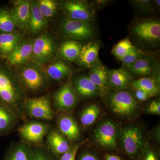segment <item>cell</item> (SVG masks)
Here are the masks:
<instances>
[{
  "mask_svg": "<svg viewBox=\"0 0 160 160\" xmlns=\"http://www.w3.org/2000/svg\"><path fill=\"white\" fill-rule=\"evenodd\" d=\"M71 82L79 99H89L100 95L98 89L92 82L88 75L80 76Z\"/></svg>",
  "mask_w": 160,
  "mask_h": 160,
  "instance_id": "18",
  "label": "cell"
},
{
  "mask_svg": "<svg viewBox=\"0 0 160 160\" xmlns=\"http://www.w3.org/2000/svg\"><path fill=\"white\" fill-rule=\"evenodd\" d=\"M133 6L137 10L146 13L154 12V1L151 0H134L132 1Z\"/></svg>",
  "mask_w": 160,
  "mask_h": 160,
  "instance_id": "36",
  "label": "cell"
},
{
  "mask_svg": "<svg viewBox=\"0 0 160 160\" xmlns=\"http://www.w3.org/2000/svg\"><path fill=\"white\" fill-rule=\"evenodd\" d=\"M107 70L100 63L97 66L90 68L88 75L89 79L99 91L100 95L106 96L110 91L106 77Z\"/></svg>",
  "mask_w": 160,
  "mask_h": 160,
  "instance_id": "24",
  "label": "cell"
},
{
  "mask_svg": "<svg viewBox=\"0 0 160 160\" xmlns=\"http://www.w3.org/2000/svg\"><path fill=\"white\" fill-rule=\"evenodd\" d=\"M59 27L63 35L69 40L78 42L90 39L95 34L91 22L71 19L66 17L61 21Z\"/></svg>",
  "mask_w": 160,
  "mask_h": 160,
  "instance_id": "8",
  "label": "cell"
},
{
  "mask_svg": "<svg viewBox=\"0 0 160 160\" xmlns=\"http://www.w3.org/2000/svg\"><path fill=\"white\" fill-rule=\"evenodd\" d=\"M132 92L133 96L138 103L143 102L149 100L150 98L152 97L150 94L146 92L139 89H132Z\"/></svg>",
  "mask_w": 160,
  "mask_h": 160,
  "instance_id": "41",
  "label": "cell"
},
{
  "mask_svg": "<svg viewBox=\"0 0 160 160\" xmlns=\"http://www.w3.org/2000/svg\"><path fill=\"white\" fill-rule=\"evenodd\" d=\"M24 113L26 117L44 121H51L54 116L51 100L47 96L28 98L24 104Z\"/></svg>",
  "mask_w": 160,
  "mask_h": 160,
  "instance_id": "9",
  "label": "cell"
},
{
  "mask_svg": "<svg viewBox=\"0 0 160 160\" xmlns=\"http://www.w3.org/2000/svg\"><path fill=\"white\" fill-rule=\"evenodd\" d=\"M121 126L111 118L100 121L91 134L92 141L94 146L107 152H121Z\"/></svg>",
  "mask_w": 160,
  "mask_h": 160,
  "instance_id": "3",
  "label": "cell"
},
{
  "mask_svg": "<svg viewBox=\"0 0 160 160\" xmlns=\"http://www.w3.org/2000/svg\"><path fill=\"white\" fill-rule=\"evenodd\" d=\"M76 160H102L97 152L93 149H86L79 150Z\"/></svg>",
  "mask_w": 160,
  "mask_h": 160,
  "instance_id": "38",
  "label": "cell"
},
{
  "mask_svg": "<svg viewBox=\"0 0 160 160\" xmlns=\"http://www.w3.org/2000/svg\"><path fill=\"white\" fill-rule=\"evenodd\" d=\"M135 47L129 38H126L120 41L113 47L112 53L115 57L121 61Z\"/></svg>",
  "mask_w": 160,
  "mask_h": 160,
  "instance_id": "31",
  "label": "cell"
},
{
  "mask_svg": "<svg viewBox=\"0 0 160 160\" xmlns=\"http://www.w3.org/2000/svg\"><path fill=\"white\" fill-rule=\"evenodd\" d=\"M111 1H108V0H98V1H95L94 2L92 3L95 8L97 9H100L106 6Z\"/></svg>",
  "mask_w": 160,
  "mask_h": 160,
  "instance_id": "43",
  "label": "cell"
},
{
  "mask_svg": "<svg viewBox=\"0 0 160 160\" xmlns=\"http://www.w3.org/2000/svg\"><path fill=\"white\" fill-rule=\"evenodd\" d=\"M121 152L128 160H139L149 142V131L141 123L121 126Z\"/></svg>",
  "mask_w": 160,
  "mask_h": 160,
  "instance_id": "2",
  "label": "cell"
},
{
  "mask_svg": "<svg viewBox=\"0 0 160 160\" xmlns=\"http://www.w3.org/2000/svg\"><path fill=\"white\" fill-rule=\"evenodd\" d=\"M82 44L78 41L69 40L60 46L58 53L62 59L69 62H74L79 54Z\"/></svg>",
  "mask_w": 160,
  "mask_h": 160,
  "instance_id": "28",
  "label": "cell"
},
{
  "mask_svg": "<svg viewBox=\"0 0 160 160\" xmlns=\"http://www.w3.org/2000/svg\"><path fill=\"white\" fill-rule=\"evenodd\" d=\"M50 129L49 125L38 121L26 122L18 129L22 142L34 147L41 146Z\"/></svg>",
  "mask_w": 160,
  "mask_h": 160,
  "instance_id": "11",
  "label": "cell"
},
{
  "mask_svg": "<svg viewBox=\"0 0 160 160\" xmlns=\"http://www.w3.org/2000/svg\"><path fill=\"white\" fill-rule=\"evenodd\" d=\"M101 109L99 106L95 103H91L81 111L79 120L80 125L84 129H87L92 126L99 118Z\"/></svg>",
  "mask_w": 160,
  "mask_h": 160,
  "instance_id": "26",
  "label": "cell"
},
{
  "mask_svg": "<svg viewBox=\"0 0 160 160\" xmlns=\"http://www.w3.org/2000/svg\"><path fill=\"white\" fill-rule=\"evenodd\" d=\"M106 96L107 108L117 117L132 121L141 112L139 104L128 89L109 92Z\"/></svg>",
  "mask_w": 160,
  "mask_h": 160,
  "instance_id": "4",
  "label": "cell"
},
{
  "mask_svg": "<svg viewBox=\"0 0 160 160\" xmlns=\"http://www.w3.org/2000/svg\"><path fill=\"white\" fill-rule=\"evenodd\" d=\"M130 87L132 89H142L152 97L158 95L160 93V82L151 77L140 78L133 80Z\"/></svg>",
  "mask_w": 160,
  "mask_h": 160,
  "instance_id": "29",
  "label": "cell"
},
{
  "mask_svg": "<svg viewBox=\"0 0 160 160\" xmlns=\"http://www.w3.org/2000/svg\"><path fill=\"white\" fill-rule=\"evenodd\" d=\"M106 77L109 89L112 91L128 89L134 80L131 75L124 68L107 70Z\"/></svg>",
  "mask_w": 160,
  "mask_h": 160,
  "instance_id": "17",
  "label": "cell"
},
{
  "mask_svg": "<svg viewBox=\"0 0 160 160\" xmlns=\"http://www.w3.org/2000/svg\"><path fill=\"white\" fill-rule=\"evenodd\" d=\"M24 38L20 32L0 34V54L7 56Z\"/></svg>",
  "mask_w": 160,
  "mask_h": 160,
  "instance_id": "27",
  "label": "cell"
},
{
  "mask_svg": "<svg viewBox=\"0 0 160 160\" xmlns=\"http://www.w3.org/2000/svg\"><path fill=\"white\" fill-rule=\"evenodd\" d=\"M102 160H125L120 155L114 152H106L103 155Z\"/></svg>",
  "mask_w": 160,
  "mask_h": 160,
  "instance_id": "42",
  "label": "cell"
},
{
  "mask_svg": "<svg viewBox=\"0 0 160 160\" xmlns=\"http://www.w3.org/2000/svg\"><path fill=\"white\" fill-rule=\"evenodd\" d=\"M47 25V19L40 12L37 2H31V12L27 29L32 34H36L42 31Z\"/></svg>",
  "mask_w": 160,
  "mask_h": 160,
  "instance_id": "25",
  "label": "cell"
},
{
  "mask_svg": "<svg viewBox=\"0 0 160 160\" xmlns=\"http://www.w3.org/2000/svg\"><path fill=\"white\" fill-rule=\"evenodd\" d=\"M79 99L72 86L67 81L56 91L52 98L53 109L61 112H69L77 105Z\"/></svg>",
  "mask_w": 160,
  "mask_h": 160,
  "instance_id": "12",
  "label": "cell"
},
{
  "mask_svg": "<svg viewBox=\"0 0 160 160\" xmlns=\"http://www.w3.org/2000/svg\"><path fill=\"white\" fill-rule=\"evenodd\" d=\"M60 5L66 17L71 19L92 22L95 18V8L92 3L87 1H64Z\"/></svg>",
  "mask_w": 160,
  "mask_h": 160,
  "instance_id": "10",
  "label": "cell"
},
{
  "mask_svg": "<svg viewBox=\"0 0 160 160\" xmlns=\"http://www.w3.org/2000/svg\"><path fill=\"white\" fill-rule=\"evenodd\" d=\"M33 40L29 38H24L16 46L11 53L7 56L10 65L22 66L29 62L32 53Z\"/></svg>",
  "mask_w": 160,
  "mask_h": 160,
  "instance_id": "15",
  "label": "cell"
},
{
  "mask_svg": "<svg viewBox=\"0 0 160 160\" xmlns=\"http://www.w3.org/2000/svg\"><path fill=\"white\" fill-rule=\"evenodd\" d=\"M149 142H152V143H150L151 144L154 146L157 145L158 146L160 142V124H158L152 128L151 131L149 132Z\"/></svg>",
  "mask_w": 160,
  "mask_h": 160,
  "instance_id": "40",
  "label": "cell"
},
{
  "mask_svg": "<svg viewBox=\"0 0 160 160\" xmlns=\"http://www.w3.org/2000/svg\"><path fill=\"white\" fill-rule=\"evenodd\" d=\"M20 120L13 110L0 104V137L11 133Z\"/></svg>",
  "mask_w": 160,
  "mask_h": 160,
  "instance_id": "23",
  "label": "cell"
},
{
  "mask_svg": "<svg viewBox=\"0 0 160 160\" xmlns=\"http://www.w3.org/2000/svg\"><path fill=\"white\" fill-rule=\"evenodd\" d=\"M100 44L97 42H91L82 45L76 62L78 65L90 68L101 63L99 58Z\"/></svg>",
  "mask_w": 160,
  "mask_h": 160,
  "instance_id": "19",
  "label": "cell"
},
{
  "mask_svg": "<svg viewBox=\"0 0 160 160\" xmlns=\"http://www.w3.org/2000/svg\"><path fill=\"white\" fill-rule=\"evenodd\" d=\"M46 146L52 153L59 158L68 151L71 143L58 129H50L46 135Z\"/></svg>",
  "mask_w": 160,
  "mask_h": 160,
  "instance_id": "20",
  "label": "cell"
},
{
  "mask_svg": "<svg viewBox=\"0 0 160 160\" xmlns=\"http://www.w3.org/2000/svg\"><path fill=\"white\" fill-rule=\"evenodd\" d=\"M144 112L148 114L159 116L160 115V99L153 100L147 104L144 109Z\"/></svg>",
  "mask_w": 160,
  "mask_h": 160,
  "instance_id": "39",
  "label": "cell"
},
{
  "mask_svg": "<svg viewBox=\"0 0 160 160\" xmlns=\"http://www.w3.org/2000/svg\"><path fill=\"white\" fill-rule=\"evenodd\" d=\"M41 66L30 62L22 65L16 72L22 86L27 93H37L49 85V79Z\"/></svg>",
  "mask_w": 160,
  "mask_h": 160,
  "instance_id": "5",
  "label": "cell"
},
{
  "mask_svg": "<svg viewBox=\"0 0 160 160\" xmlns=\"http://www.w3.org/2000/svg\"><path fill=\"white\" fill-rule=\"evenodd\" d=\"M126 70L132 76L146 77L152 75V78L160 82L158 65L152 57L144 54L133 64L126 67Z\"/></svg>",
  "mask_w": 160,
  "mask_h": 160,
  "instance_id": "13",
  "label": "cell"
},
{
  "mask_svg": "<svg viewBox=\"0 0 160 160\" xmlns=\"http://www.w3.org/2000/svg\"><path fill=\"white\" fill-rule=\"evenodd\" d=\"M145 53L142 50L135 47L129 53L125 56L121 61L123 65L126 67L136 62Z\"/></svg>",
  "mask_w": 160,
  "mask_h": 160,
  "instance_id": "37",
  "label": "cell"
},
{
  "mask_svg": "<svg viewBox=\"0 0 160 160\" xmlns=\"http://www.w3.org/2000/svg\"><path fill=\"white\" fill-rule=\"evenodd\" d=\"M27 98L16 72L0 66V104L13 110L21 120H25L23 106Z\"/></svg>",
  "mask_w": 160,
  "mask_h": 160,
  "instance_id": "1",
  "label": "cell"
},
{
  "mask_svg": "<svg viewBox=\"0 0 160 160\" xmlns=\"http://www.w3.org/2000/svg\"><path fill=\"white\" fill-rule=\"evenodd\" d=\"M39 9L43 16L46 19L53 17L56 13L58 4L53 0H40L37 2Z\"/></svg>",
  "mask_w": 160,
  "mask_h": 160,
  "instance_id": "32",
  "label": "cell"
},
{
  "mask_svg": "<svg viewBox=\"0 0 160 160\" xmlns=\"http://www.w3.org/2000/svg\"><path fill=\"white\" fill-rule=\"evenodd\" d=\"M154 1L155 8H157L158 9H160V0H156Z\"/></svg>",
  "mask_w": 160,
  "mask_h": 160,
  "instance_id": "44",
  "label": "cell"
},
{
  "mask_svg": "<svg viewBox=\"0 0 160 160\" xmlns=\"http://www.w3.org/2000/svg\"><path fill=\"white\" fill-rule=\"evenodd\" d=\"M88 140L86 139L72 144L69 150L59 158V160H76L79 150Z\"/></svg>",
  "mask_w": 160,
  "mask_h": 160,
  "instance_id": "34",
  "label": "cell"
},
{
  "mask_svg": "<svg viewBox=\"0 0 160 160\" xmlns=\"http://www.w3.org/2000/svg\"><path fill=\"white\" fill-rule=\"evenodd\" d=\"M34 160H59V157L45 146H34Z\"/></svg>",
  "mask_w": 160,
  "mask_h": 160,
  "instance_id": "33",
  "label": "cell"
},
{
  "mask_svg": "<svg viewBox=\"0 0 160 160\" xmlns=\"http://www.w3.org/2000/svg\"><path fill=\"white\" fill-rule=\"evenodd\" d=\"M139 160H160V151L158 146L149 142Z\"/></svg>",
  "mask_w": 160,
  "mask_h": 160,
  "instance_id": "35",
  "label": "cell"
},
{
  "mask_svg": "<svg viewBox=\"0 0 160 160\" xmlns=\"http://www.w3.org/2000/svg\"><path fill=\"white\" fill-rule=\"evenodd\" d=\"M17 28L9 10L0 9V34L14 32Z\"/></svg>",
  "mask_w": 160,
  "mask_h": 160,
  "instance_id": "30",
  "label": "cell"
},
{
  "mask_svg": "<svg viewBox=\"0 0 160 160\" xmlns=\"http://www.w3.org/2000/svg\"><path fill=\"white\" fill-rule=\"evenodd\" d=\"M131 32L140 43L149 46H156L160 41V21L155 19L140 21L134 24Z\"/></svg>",
  "mask_w": 160,
  "mask_h": 160,
  "instance_id": "7",
  "label": "cell"
},
{
  "mask_svg": "<svg viewBox=\"0 0 160 160\" xmlns=\"http://www.w3.org/2000/svg\"><path fill=\"white\" fill-rule=\"evenodd\" d=\"M3 160H34L33 147L22 141L12 144L6 150Z\"/></svg>",
  "mask_w": 160,
  "mask_h": 160,
  "instance_id": "22",
  "label": "cell"
},
{
  "mask_svg": "<svg viewBox=\"0 0 160 160\" xmlns=\"http://www.w3.org/2000/svg\"><path fill=\"white\" fill-rule=\"evenodd\" d=\"M57 52V45L52 36L44 32L33 40L30 62L42 66L51 62Z\"/></svg>",
  "mask_w": 160,
  "mask_h": 160,
  "instance_id": "6",
  "label": "cell"
},
{
  "mask_svg": "<svg viewBox=\"0 0 160 160\" xmlns=\"http://www.w3.org/2000/svg\"><path fill=\"white\" fill-rule=\"evenodd\" d=\"M58 129L71 144L79 142L81 129L72 115L69 112H62L58 118Z\"/></svg>",
  "mask_w": 160,
  "mask_h": 160,
  "instance_id": "14",
  "label": "cell"
},
{
  "mask_svg": "<svg viewBox=\"0 0 160 160\" xmlns=\"http://www.w3.org/2000/svg\"><path fill=\"white\" fill-rule=\"evenodd\" d=\"M9 11L17 28L24 30L28 29L31 12V2L27 0L15 1Z\"/></svg>",
  "mask_w": 160,
  "mask_h": 160,
  "instance_id": "16",
  "label": "cell"
},
{
  "mask_svg": "<svg viewBox=\"0 0 160 160\" xmlns=\"http://www.w3.org/2000/svg\"><path fill=\"white\" fill-rule=\"evenodd\" d=\"M44 70L49 79L57 82L67 79L72 73L71 67L61 58L52 60Z\"/></svg>",
  "mask_w": 160,
  "mask_h": 160,
  "instance_id": "21",
  "label": "cell"
}]
</instances>
